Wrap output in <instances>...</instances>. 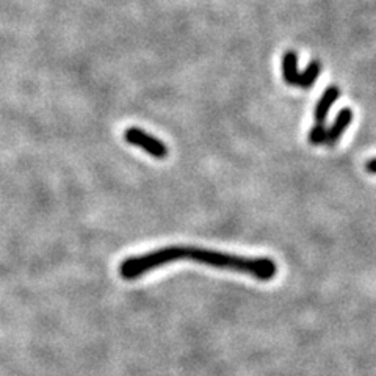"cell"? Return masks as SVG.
<instances>
[{"label": "cell", "mask_w": 376, "mask_h": 376, "mask_svg": "<svg viewBox=\"0 0 376 376\" xmlns=\"http://www.w3.org/2000/svg\"><path fill=\"white\" fill-rule=\"evenodd\" d=\"M187 257L209 267L228 268V270L248 273V275H252L260 279V281H270L278 273L276 263L268 259V257L248 259V257L223 254V252L202 248H187Z\"/></svg>", "instance_id": "cell-1"}, {"label": "cell", "mask_w": 376, "mask_h": 376, "mask_svg": "<svg viewBox=\"0 0 376 376\" xmlns=\"http://www.w3.org/2000/svg\"><path fill=\"white\" fill-rule=\"evenodd\" d=\"M185 257L187 248H182V246H168V248L157 250L154 252H149V254L129 257V259L122 260L120 265V275L124 279H137L149 270L166 265V263L173 260L185 259Z\"/></svg>", "instance_id": "cell-2"}, {"label": "cell", "mask_w": 376, "mask_h": 376, "mask_svg": "<svg viewBox=\"0 0 376 376\" xmlns=\"http://www.w3.org/2000/svg\"><path fill=\"white\" fill-rule=\"evenodd\" d=\"M124 139L129 144H133V146L144 149V152H148L155 159H165L166 155H168V148H166V144L159 142L157 138L149 135V133L143 132L142 129H127L124 132Z\"/></svg>", "instance_id": "cell-3"}, {"label": "cell", "mask_w": 376, "mask_h": 376, "mask_svg": "<svg viewBox=\"0 0 376 376\" xmlns=\"http://www.w3.org/2000/svg\"><path fill=\"white\" fill-rule=\"evenodd\" d=\"M351 121H353V110L351 109H343L338 111L334 124L330 127V131H326L325 143L330 144V146L336 144L338 139L342 138L343 132L347 131V127L350 126Z\"/></svg>", "instance_id": "cell-4"}, {"label": "cell", "mask_w": 376, "mask_h": 376, "mask_svg": "<svg viewBox=\"0 0 376 376\" xmlns=\"http://www.w3.org/2000/svg\"><path fill=\"white\" fill-rule=\"evenodd\" d=\"M338 96H340V90H338L337 87L326 88L323 96H321V99L319 100V104H317L315 113H314L315 121L319 122V124H323V122L326 121L327 115H330L331 107L334 105V102L338 99Z\"/></svg>", "instance_id": "cell-5"}, {"label": "cell", "mask_w": 376, "mask_h": 376, "mask_svg": "<svg viewBox=\"0 0 376 376\" xmlns=\"http://www.w3.org/2000/svg\"><path fill=\"white\" fill-rule=\"evenodd\" d=\"M298 57L295 52H287L282 58V75L286 83L288 85H297L298 79Z\"/></svg>", "instance_id": "cell-6"}, {"label": "cell", "mask_w": 376, "mask_h": 376, "mask_svg": "<svg viewBox=\"0 0 376 376\" xmlns=\"http://www.w3.org/2000/svg\"><path fill=\"white\" fill-rule=\"evenodd\" d=\"M320 69H321V66H320L319 62H310L309 66L306 68V71L298 74L297 87L304 88V90L312 87V85L317 82V79H319Z\"/></svg>", "instance_id": "cell-7"}, {"label": "cell", "mask_w": 376, "mask_h": 376, "mask_svg": "<svg viewBox=\"0 0 376 376\" xmlns=\"http://www.w3.org/2000/svg\"><path fill=\"white\" fill-rule=\"evenodd\" d=\"M326 139V127L325 124H317L312 127V131L309 133V143L310 144H321Z\"/></svg>", "instance_id": "cell-8"}, {"label": "cell", "mask_w": 376, "mask_h": 376, "mask_svg": "<svg viewBox=\"0 0 376 376\" xmlns=\"http://www.w3.org/2000/svg\"><path fill=\"white\" fill-rule=\"evenodd\" d=\"M365 170H367V171H368V173L376 174V159L368 160V162H367V165H365Z\"/></svg>", "instance_id": "cell-9"}]
</instances>
